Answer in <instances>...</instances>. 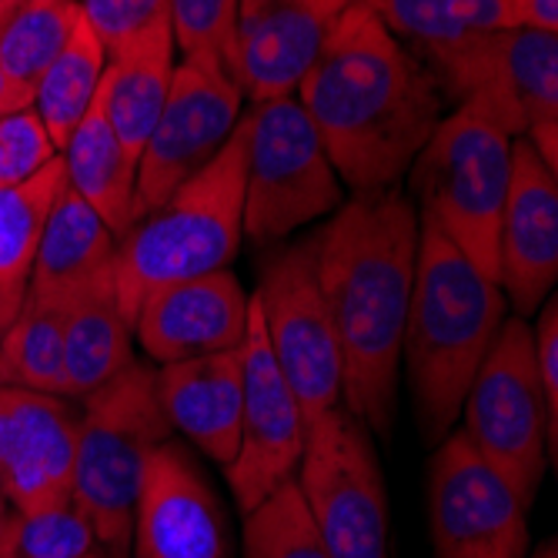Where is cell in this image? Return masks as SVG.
I'll return each instance as SVG.
<instances>
[{"label": "cell", "instance_id": "277c9868", "mask_svg": "<svg viewBox=\"0 0 558 558\" xmlns=\"http://www.w3.org/2000/svg\"><path fill=\"white\" fill-rule=\"evenodd\" d=\"M244 141L247 121L241 118L205 171L187 178L118 238L114 294L128 325H134L137 304L155 288L211 275L234 262L244 238Z\"/></svg>", "mask_w": 558, "mask_h": 558}, {"label": "cell", "instance_id": "f1b7e54d", "mask_svg": "<svg viewBox=\"0 0 558 558\" xmlns=\"http://www.w3.org/2000/svg\"><path fill=\"white\" fill-rule=\"evenodd\" d=\"M81 21V0H21L0 27V68L27 90L37 87Z\"/></svg>", "mask_w": 558, "mask_h": 558}, {"label": "cell", "instance_id": "44dd1931", "mask_svg": "<svg viewBox=\"0 0 558 558\" xmlns=\"http://www.w3.org/2000/svg\"><path fill=\"white\" fill-rule=\"evenodd\" d=\"M114 251L118 238L111 228L97 218L81 194L64 187L47 215L27 298L68 308L81 291L114 275Z\"/></svg>", "mask_w": 558, "mask_h": 558}, {"label": "cell", "instance_id": "f546056e", "mask_svg": "<svg viewBox=\"0 0 558 558\" xmlns=\"http://www.w3.org/2000/svg\"><path fill=\"white\" fill-rule=\"evenodd\" d=\"M241 558H331L294 478L244 512Z\"/></svg>", "mask_w": 558, "mask_h": 558}, {"label": "cell", "instance_id": "484cf974", "mask_svg": "<svg viewBox=\"0 0 558 558\" xmlns=\"http://www.w3.org/2000/svg\"><path fill=\"white\" fill-rule=\"evenodd\" d=\"M368 8L398 40H415L422 50L525 27L522 0H368Z\"/></svg>", "mask_w": 558, "mask_h": 558}, {"label": "cell", "instance_id": "cb8c5ba5", "mask_svg": "<svg viewBox=\"0 0 558 558\" xmlns=\"http://www.w3.org/2000/svg\"><path fill=\"white\" fill-rule=\"evenodd\" d=\"M134 331L114 294V275L81 291L64 318V381L68 398L84 401L105 381L134 365Z\"/></svg>", "mask_w": 558, "mask_h": 558}, {"label": "cell", "instance_id": "7402d4cb", "mask_svg": "<svg viewBox=\"0 0 558 558\" xmlns=\"http://www.w3.org/2000/svg\"><path fill=\"white\" fill-rule=\"evenodd\" d=\"M171 81H174V37L168 21L147 27L144 34L131 37L128 44H121L108 54L97 100L134 165L165 111Z\"/></svg>", "mask_w": 558, "mask_h": 558}, {"label": "cell", "instance_id": "ac0fdd59", "mask_svg": "<svg viewBox=\"0 0 558 558\" xmlns=\"http://www.w3.org/2000/svg\"><path fill=\"white\" fill-rule=\"evenodd\" d=\"M354 0H241L238 87L251 105L291 97Z\"/></svg>", "mask_w": 558, "mask_h": 558}, {"label": "cell", "instance_id": "30bf717a", "mask_svg": "<svg viewBox=\"0 0 558 558\" xmlns=\"http://www.w3.org/2000/svg\"><path fill=\"white\" fill-rule=\"evenodd\" d=\"M294 482L331 558H388V492L372 432L348 409L308 422Z\"/></svg>", "mask_w": 558, "mask_h": 558}, {"label": "cell", "instance_id": "8992f818", "mask_svg": "<svg viewBox=\"0 0 558 558\" xmlns=\"http://www.w3.org/2000/svg\"><path fill=\"white\" fill-rule=\"evenodd\" d=\"M512 144L472 105H454L409 168L418 218L432 221L498 284V228L512 184Z\"/></svg>", "mask_w": 558, "mask_h": 558}, {"label": "cell", "instance_id": "9c48e42d", "mask_svg": "<svg viewBox=\"0 0 558 558\" xmlns=\"http://www.w3.org/2000/svg\"><path fill=\"white\" fill-rule=\"evenodd\" d=\"M244 238L268 247L341 208V178L298 97L262 100L247 114Z\"/></svg>", "mask_w": 558, "mask_h": 558}, {"label": "cell", "instance_id": "1f68e13d", "mask_svg": "<svg viewBox=\"0 0 558 558\" xmlns=\"http://www.w3.org/2000/svg\"><path fill=\"white\" fill-rule=\"evenodd\" d=\"M100 555L90 522L74 501L21 515L8 558H87Z\"/></svg>", "mask_w": 558, "mask_h": 558}, {"label": "cell", "instance_id": "f35d334b", "mask_svg": "<svg viewBox=\"0 0 558 558\" xmlns=\"http://www.w3.org/2000/svg\"><path fill=\"white\" fill-rule=\"evenodd\" d=\"M529 558H558V548H555V542L548 538V542H542V545H538V548H535Z\"/></svg>", "mask_w": 558, "mask_h": 558}, {"label": "cell", "instance_id": "b9f144b4", "mask_svg": "<svg viewBox=\"0 0 558 558\" xmlns=\"http://www.w3.org/2000/svg\"><path fill=\"white\" fill-rule=\"evenodd\" d=\"M87 558H105V555H87Z\"/></svg>", "mask_w": 558, "mask_h": 558}, {"label": "cell", "instance_id": "e0dca14e", "mask_svg": "<svg viewBox=\"0 0 558 558\" xmlns=\"http://www.w3.org/2000/svg\"><path fill=\"white\" fill-rule=\"evenodd\" d=\"M558 281V178L525 137L512 144V184L498 228V288L532 318Z\"/></svg>", "mask_w": 558, "mask_h": 558}, {"label": "cell", "instance_id": "4316f807", "mask_svg": "<svg viewBox=\"0 0 558 558\" xmlns=\"http://www.w3.org/2000/svg\"><path fill=\"white\" fill-rule=\"evenodd\" d=\"M105 68H108V50L81 14L71 40L64 44L61 54L50 61V68L40 74L34 87V111L44 121L58 150L68 144L74 128L84 121V114L97 100Z\"/></svg>", "mask_w": 558, "mask_h": 558}, {"label": "cell", "instance_id": "d4e9b609", "mask_svg": "<svg viewBox=\"0 0 558 558\" xmlns=\"http://www.w3.org/2000/svg\"><path fill=\"white\" fill-rule=\"evenodd\" d=\"M68 187L61 155L34 178L0 187V331H4L27 298L37 244L54 201Z\"/></svg>", "mask_w": 558, "mask_h": 558}, {"label": "cell", "instance_id": "7c38bea8", "mask_svg": "<svg viewBox=\"0 0 558 558\" xmlns=\"http://www.w3.org/2000/svg\"><path fill=\"white\" fill-rule=\"evenodd\" d=\"M428 532L435 558H529V509L462 432L428 462Z\"/></svg>", "mask_w": 558, "mask_h": 558}, {"label": "cell", "instance_id": "9a60e30c", "mask_svg": "<svg viewBox=\"0 0 558 558\" xmlns=\"http://www.w3.org/2000/svg\"><path fill=\"white\" fill-rule=\"evenodd\" d=\"M131 551L134 558H231L225 505L187 445L174 438L144 462Z\"/></svg>", "mask_w": 558, "mask_h": 558}, {"label": "cell", "instance_id": "603a6c76", "mask_svg": "<svg viewBox=\"0 0 558 558\" xmlns=\"http://www.w3.org/2000/svg\"><path fill=\"white\" fill-rule=\"evenodd\" d=\"M61 161L68 187L87 201L114 238H124L137 221V165L128 158L108 114L100 111V100H94L61 147Z\"/></svg>", "mask_w": 558, "mask_h": 558}, {"label": "cell", "instance_id": "2e32d148", "mask_svg": "<svg viewBox=\"0 0 558 558\" xmlns=\"http://www.w3.org/2000/svg\"><path fill=\"white\" fill-rule=\"evenodd\" d=\"M77 425L71 398L0 385V488L21 515L71 501Z\"/></svg>", "mask_w": 558, "mask_h": 558}, {"label": "cell", "instance_id": "ab89813d", "mask_svg": "<svg viewBox=\"0 0 558 558\" xmlns=\"http://www.w3.org/2000/svg\"><path fill=\"white\" fill-rule=\"evenodd\" d=\"M21 4V0H0V27H4V21L11 17V11Z\"/></svg>", "mask_w": 558, "mask_h": 558}, {"label": "cell", "instance_id": "836d02e7", "mask_svg": "<svg viewBox=\"0 0 558 558\" xmlns=\"http://www.w3.org/2000/svg\"><path fill=\"white\" fill-rule=\"evenodd\" d=\"M81 14L111 54L147 27L168 21V0H81Z\"/></svg>", "mask_w": 558, "mask_h": 558}, {"label": "cell", "instance_id": "52a82bcc", "mask_svg": "<svg viewBox=\"0 0 558 558\" xmlns=\"http://www.w3.org/2000/svg\"><path fill=\"white\" fill-rule=\"evenodd\" d=\"M425 54L454 105H472L509 137H525L558 171V34L512 27Z\"/></svg>", "mask_w": 558, "mask_h": 558}, {"label": "cell", "instance_id": "ffe728a7", "mask_svg": "<svg viewBox=\"0 0 558 558\" xmlns=\"http://www.w3.org/2000/svg\"><path fill=\"white\" fill-rule=\"evenodd\" d=\"M241 348L158 365V398L174 432L228 469L241 435Z\"/></svg>", "mask_w": 558, "mask_h": 558}, {"label": "cell", "instance_id": "4fadbf2b", "mask_svg": "<svg viewBox=\"0 0 558 558\" xmlns=\"http://www.w3.org/2000/svg\"><path fill=\"white\" fill-rule=\"evenodd\" d=\"M244 90L208 58L174 64L165 111L137 158V218L205 171L241 124Z\"/></svg>", "mask_w": 558, "mask_h": 558}, {"label": "cell", "instance_id": "d6986e66", "mask_svg": "<svg viewBox=\"0 0 558 558\" xmlns=\"http://www.w3.org/2000/svg\"><path fill=\"white\" fill-rule=\"evenodd\" d=\"M247 312L251 294L228 268H221L155 288L137 304L131 331L137 335L147 359L171 365L241 348Z\"/></svg>", "mask_w": 558, "mask_h": 558}, {"label": "cell", "instance_id": "60d3db41", "mask_svg": "<svg viewBox=\"0 0 558 558\" xmlns=\"http://www.w3.org/2000/svg\"><path fill=\"white\" fill-rule=\"evenodd\" d=\"M0 385H4V372H0Z\"/></svg>", "mask_w": 558, "mask_h": 558}, {"label": "cell", "instance_id": "4dcf8cb0", "mask_svg": "<svg viewBox=\"0 0 558 558\" xmlns=\"http://www.w3.org/2000/svg\"><path fill=\"white\" fill-rule=\"evenodd\" d=\"M241 0H168V24L184 58H208L238 81Z\"/></svg>", "mask_w": 558, "mask_h": 558}, {"label": "cell", "instance_id": "8fae6325", "mask_svg": "<svg viewBox=\"0 0 558 558\" xmlns=\"http://www.w3.org/2000/svg\"><path fill=\"white\" fill-rule=\"evenodd\" d=\"M265 325L275 365L294 391L304 418H318L341 401V348L315 268V234L278 255L251 294Z\"/></svg>", "mask_w": 558, "mask_h": 558}, {"label": "cell", "instance_id": "7a4b0ae2", "mask_svg": "<svg viewBox=\"0 0 558 558\" xmlns=\"http://www.w3.org/2000/svg\"><path fill=\"white\" fill-rule=\"evenodd\" d=\"M415 258L418 208L398 187L354 194L315 234L318 284L341 348L344 409L378 438L395 425Z\"/></svg>", "mask_w": 558, "mask_h": 558}, {"label": "cell", "instance_id": "5b68a950", "mask_svg": "<svg viewBox=\"0 0 558 558\" xmlns=\"http://www.w3.org/2000/svg\"><path fill=\"white\" fill-rule=\"evenodd\" d=\"M174 438L158 398V368L134 362L81 401L71 501L105 558H131L134 501L147 454Z\"/></svg>", "mask_w": 558, "mask_h": 558}, {"label": "cell", "instance_id": "3957f363", "mask_svg": "<svg viewBox=\"0 0 558 558\" xmlns=\"http://www.w3.org/2000/svg\"><path fill=\"white\" fill-rule=\"evenodd\" d=\"M509 318V304L432 221L418 218V258L401 338L418 432L438 445L462 415L469 385Z\"/></svg>", "mask_w": 558, "mask_h": 558}, {"label": "cell", "instance_id": "6da1fadb", "mask_svg": "<svg viewBox=\"0 0 558 558\" xmlns=\"http://www.w3.org/2000/svg\"><path fill=\"white\" fill-rule=\"evenodd\" d=\"M294 97L354 194L398 187L441 121L435 74L368 0L344 11Z\"/></svg>", "mask_w": 558, "mask_h": 558}, {"label": "cell", "instance_id": "e575fe53", "mask_svg": "<svg viewBox=\"0 0 558 558\" xmlns=\"http://www.w3.org/2000/svg\"><path fill=\"white\" fill-rule=\"evenodd\" d=\"M535 365H538V381L545 395V412H548V428L558 445V301L545 298V304L535 312Z\"/></svg>", "mask_w": 558, "mask_h": 558}, {"label": "cell", "instance_id": "d590c367", "mask_svg": "<svg viewBox=\"0 0 558 558\" xmlns=\"http://www.w3.org/2000/svg\"><path fill=\"white\" fill-rule=\"evenodd\" d=\"M31 105H34V90H27L24 84H17L4 68H0V118L14 114L21 108H31Z\"/></svg>", "mask_w": 558, "mask_h": 558}, {"label": "cell", "instance_id": "5bb4252c", "mask_svg": "<svg viewBox=\"0 0 558 558\" xmlns=\"http://www.w3.org/2000/svg\"><path fill=\"white\" fill-rule=\"evenodd\" d=\"M241 435L234 462L225 469V475L238 498V509L251 512L265 495L294 478L304 454V438H308V418L275 365L255 301H251L247 331L241 341Z\"/></svg>", "mask_w": 558, "mask_h": 558}, {"label": "cell", "instance_id": "8d00e7d4", "mask_svg": "<svg viewBox=\"0 0 558 558\" xmlns=\"http://www.w3.org/2000/svg\"><path fill=\"white\" fill-rule=\"evenodd\" d=\"M525 27L558 34V0H522Z\"/></svg>", "mask_w": 558, "mask_h": 558}, {"label": "cell", "instance_id": "ba28073f", "mask_svg": "<svg viewBox=\"0 0 558 558\" xmlns=\"http://www.w3.org/2000/svg\"><path fill=\"white\" fill-rule=\"evenodd\" d=\"M459 418H465V441L509 482L525 509H532L545 469L558 459V445L548 428L535 335L525 318L512 315L501 322Z\"/></svg>", "mask_w": 558, "mask_h": 558}, {"label": "cell", "instance_id": "83f0119b", "mask_svg": "<svg viewBox=\"0 0 558 558\" xmlns=\"http://www.w3.org/2000/svg\"><path fill=\"white\" fill-rule=\"evenodd\" d=\"M64 318L68 308L24 298L17 318L0 331V372H4V385L68 398Z\"/></svg>", "mask_w": 558, "mask_h": 558}, {"label": "cell", "instance_id": "d6a6232c", "mask_svg": "<svg viewBox=\"0 0 558 558\" xmlns=\"http://www.w3.org/2000/svg\"><path fill=\"white\" fill-rule=\"evenodd\" d=\"M58 155L61 150L50 141L34 105L0 118V187L34 178Z\"/></svg>", "mask_w": 558, "mask_h": 558}, {"label": "cell", "instance_id": "74e56055", "mask_svg": "<svg viewBox=\"0 0 558 558\" xmlns=\"http://www.w3.org/2000/svg\"><path fill=\"white\" fill-rule=\"evenodd\" d=\"M17 522H21V512L11 505L8 492L0 488V558L11 555V545H14V535H17Z\"/></svg>", "mask_w": 558, "mask_h": 558}]
</instances>
